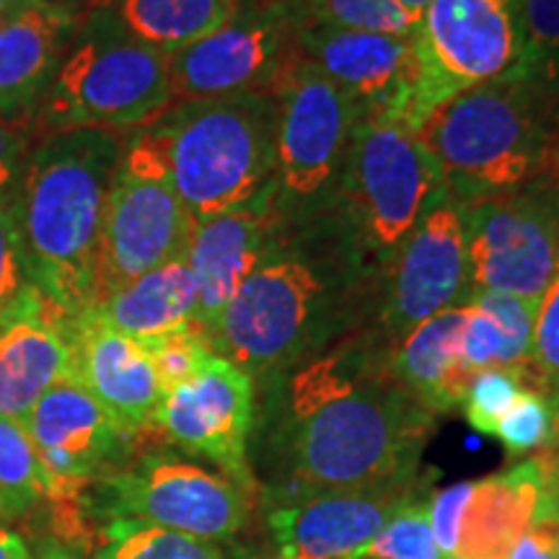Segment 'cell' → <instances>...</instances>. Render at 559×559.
Returning a JSON list of instances; mask_svg holds the SVG:
<instances>
[{
    "label": "cell",
    "instance_id": "cell-1",
    "mask_svg": "<svg viewBox=\"0 0 559 559\" xmlns=\"http://www.w3.org/2000/svg\"><path fill=\"white\" fill-rule=\"evenodd\" d=\"M370 326L355 330L272 379L270 453L290 498L419 477L436 430L430 412L389 362Z\"/></svg>",
    "mask_w": 559,
    "mask_h": 559
},
{
    "label": "cell",
    "instance_id": "cell-2",
    "mask_svg": "<svg viewBox=\"0 0 559 559\" xmlns=\"http://www.w3.org/2000/svg\"><path fill=\"white\" fill-rule=\"evenodd\" d=\"M381 277L349 243L337 218L283 228L205 332L215 355L251 379L280 373L373 324Z\"/></svg>",
    "mask_w": 559,
    "mask_h": 559
},
{
    "label": "cell",
    "instance_id": "cell-3",
    "mask_svg": "<svg viewBox=\"0 0 559 559\" xmlns=\"http://www.w3.org/2000/svg\"><path fill=\"white\" fill-rule=\"evenodd\" d=\"M122 153V132H55L29 151L9 200L34 288L68 317L94 309L104 210Z\"/></svg>",
    "mask_w": 559,
    "mask_h": 559
},
{
    "label": "cell",
    "instance_id": "cell-4",
    "mask_svg": "<svg viewBox=\"0 0 559 559\" xmlns=\"http://www.w3.org/2000/svg\"><path fill=\"white\" fill-rule=\"evenodd\" d=\"M275 94L177 102L124 138L122 166L171 187L194 221L270 194Z\"/></svg>",
    "mask_w": 559,
    "mask_h": 559
},
{
    "label": "cell",
    "instance_id": "cell-5",
    "mask_svg": "<svg viewBox=\"0 0 559 559\" xmlns=\"http://www.w3.org/2000/svg\"><path fill=\"white\" fill-rule=\"evenodd\" d=\"M459 205L559 171V81L515 73L445 102L415 132Z\"/></svg>",
    "mask_w": 559,
    "mask_h": 559
},
{
    "label": "cell",
    "instance_id": "cell-6",
    "mask_svg": "<svg viewBox=\"0 0 559 559\" xmlns=\"http://www.w3.org/2000/svg\"><path fill=\"white\" fill-rule=\"evenodd\" d=\"M171 107L169 55L132 39L102 11H83L52 81L32 111V135L138 130Z\"/></svg>",
    "mask_w": 559,
    "mask_h": 559
},
{
    "label": "cell",
    "instance_id": "cell-7",
    "mask_svg": "<svg viewBox=\"0 0 559 559\" xmlns=\"http://www.w3.org/2000/svg\"><path fill=\"white\" fill-rule=\"evenodd\" d=\"M445 194L415 132L400 122L360 120L334 218L368 267L383 277L417 223Z\"/></svg>",
    "mask_w": 559,
    "mask_h": 559
},
{
    "label": "cell",
    "instance_id": "cell-8",
    "mask_svg": "<svg viewBox=\"0 0 559 559\" xmlns=\"http://www.w3.org/2000/svg\"><path fill=\"white\" fill-rule=\"evenodd\" d=\"M360 115L309 60L277 94L275 169L270 198L288 228L337 213L342 181Z\"/></svg>",
    "mask_w": 559,
    "mask_h": 559
},
{
    "label": "cell",
    "instance_id": "cell-9",
    "mask_svg": "<svg viewBox=\"0 0 559 559\" xmlns=\"http://www.w3.org/2000/svg\"><path fill=\"white\" fill-rule=\"evenodd\" d=\"M306 16L296 0H239L221 29L169 55L171 104L280 94L304 52Z\"/></svg>",
    "mask_w": 559,
    "mask_h": 559
},
{
    "label": "cell",
    "instance_id": "cell-10",
    "mask_svg": "<svg viewBox=\"0 0 559 559\" xmlns=\"http://www.w3.org/2000/svg\"><path fill=\"white\" fill-rule=\"evenodd\" d=\"M472 290L539 304L559 260V171L464 205Z\"/></svg>",
    "mask_w": 559,
    "mask_h": 559
},
{
    "label": "cell",
    "instance_id": "cell-11",
    "mask_svg": "<svg viewBox=\"0 0 559 559\" xmlns=\"http://www.w3.org/2000/svg\"><path fill=\"white\" fill-rule=\"evenodd\" d=\"M300 52L353 102L360 120L400 122L417 132L432 115L415 34L391 37L306 21Z\"/></svg>",
    "mask_w": 559,
    "mask_h": 559
},
{
    "label": "cell",
    "instance_id": "cell-12",
    "mask_svg": "<svg viewBox=\"0 0 559 559\" xmlns=\"http://www.w3.org/2000/svg\"><path fill=\"white\" fill-rule=\"evenodd\" d=\"M521 9L523 0H430L425 5L415 41L430 111L521 68Z\"/></svg>",
    "mask_w": 559,
    "mask_h": 559
},
{
    "label": "cell",
    "instance_id": "cell-13",
    "mask_svg": "<svg viewBox=\"0 0 559 559\" xmlns=\"http://www.w3.org/2000/svg\"><path fill=\"white\" fill-rule=\"evenodd\" d=\"M469 296L464 205L445 194L417 223L383 272L370 330L394 347L423 321L464 306Z\"/></svg>",
    "mask_w": 559,
    "mask_h": 559
},
{
    "label": "cell",
    "instance_id": "cell-14",
    "mask_svg": "<svg viewBox=\"0 0 559 559\" xmlns=\"http://www.w3.org/2000/svg\"><path fill=\"white\" fill-rule=\"evenodd\" d=\"M109 510L120 521L179 531L194 539H228L249 519V489L226 474L151 453L104 481Z\"/></svg>",
    "mask_w": 559,
    "mask_h": 559
},
{
    "label": "cell",
    "instance_id": "cell-15",
    "mask_svg": "<svg viewBox=\"0 0 559 559\" xmlns=\"http://www.w3.org/2000/svg\"><path fill=\"white\" fill-rule=\"evenodd\" d=\"M194 218L166 181L120 164L104 210L94 309L132 280L187 254Z\"/></svg>",
    "mask_w": 559,
    "mask_h": 559
},
{
    "label": "cell",
    "instance_id": "cell-16",
    "mask_svg": "<svg viewBox=\"0 0 559 559\" xmlns=\"http://www.w3.org/2000/svg\"><path fill=\"white\" fill-rule=\"evenodd\" d=\"M254 379L234 362L213 355L194 379L166 391L156 409V430L179 449L213 461L243 489H254L249 436L254 428Z\"/></svg>",
    "mask_w": 559,
    "mask_h": 559
},
{
    "label": "cell",
    "instance_id": "cell-17",
    "mask_svg": "<svg viewBox=\"0 0 559 559\" xmlns=\"http://www.w3.org/2000/svg\"><path fill=\"white\" fill-rule=\"evenodd\" d=\"M423 498L419 477L389 485L319 489L283 498L270 513V531L290 559H353L396 510Z\"/></svg>",
    "mask_w": 559,
    "mask_h": 559
},
{
    "label": "cell",
    "instance_id": "cell-18",
    "mask_svg": "<svg viewBox=\"0 0 559 559\" xmlns=\"http://www.w3.org/2000/svg\"><path fill=\"white\" fill-rule=\"evenodd\" d=\"M24 430L50 472L58 502L75 498L128 438L75 379L55 383L32 407Z\"/></svg>",
    "mask_w": 559,
    "mask_h": 559
},
{
    "label": "cell",
    "instance_id": "cell-19",
    "mask_svg": "<svg viewBox=\"0 0 559 559\" xmlns=\"http://www.w3.org/2000/svg\"><path fill=\"white\" fill-rule=\"evenodd\" d=\"M73 379L99 402L124 436L156 428L160 386L145 347L96 311L70 319Z\"/></svg>",
    "mask_w": 559,
    "mask_h": 559
},
{
    "label": "cell",
    "instance_id": "cell-20",
    "mask_svg": "<svg viewBox=\"0 0 559 559\" xmlns=\"http://www.w3.org/2000/svg\"><path fill=\"white\" fill-rule=\"evenodd\" d=\"M283 228L285 223L280 221L270 194L228 213L194 221L187 243V262L198 280L194 324L205 332L213 326L243 280L275 247Z\"/></svg>",
    "mask_w": 559,
    "mask_h": 559
},
{
    "label": "cell",
    "instance_id": "cell-21",
    "mask_svg": "<svg viewBox=\"0 0 559 559\" xmlns=\"http://www.w3.org/2000/svg\"><path fill=\"white\" fill-rule=\"evenodd\" d=\"M534 526H559L555 489L539 453L513 469L474 481L456 557L508 559L515 542Z\"/></svg>",
    "mask_w": 559,
    "mask_h": 559
},
{
    "label": "cell",
    "instance_id": "cell-22",
    "mask_svg": "<svg viewBox=\"0 0 559 559\" xmlns=\"http://www.w3.org/2000/svg\"><path fill=\"white\" fill-rule=\"evenodd\" d=\"M70 319L37 293L19 313L0 321V417L24 425L55 383L73 379Z\"/></svg>",
    "mask_w": 559,
    "mask_h": 559
},
{
    "label": "cell",
    "instance_id": "cell-23",
    "mask_svg": "<svg viewBox=\"0 0 559 559\" xmlns=\"http://www.w3.org/2000/svg\"><path fill=\"white\" fill-rule=\"evenodd\" d=\"M81 13L50 0H26L0 24V115L26 122L52 81Z\"/></svg>",
    "mask_w": 559,
    "mask_h": 559
},
{
    "label": "cell",
    "instance_id": "cell-24",
    "mask_svg": "<svg viewBox=\"0 0 559 559\" xmlns=\"http://www.w3.org/2000/svg\"><path fill=\"white\" fill-rule=\"evenodd\" d=\"M464 306H453L415 326L389 353L394 376L430 412H453L464 404L474 376L461 366Z\"/></svg>",
    "mask_w": 559,
    "mask_h": 559
},
{
    "label": "cell",
    "instance_id": "cell-25",
    "mask_svg": "<svg viewBox=\"0 0 559 559\" xmlns=\"http://www.w3.org/2000/svg\"><path fill=\"white\" fill-rule=\"evenodd\" d=\"M99 317L128 337L145 342L194 324L198 317V280L187 254L132 280L96 309Z\"/></svg>",
    "mask_w": 559,
    "mask_h": 559
},
{
    "label": "cell",
    "instance_id": "cell-26",
    "mask_svg": "<svg viewBox=\"0 0 559 559\" xmlns=\"http://www.w3.org/2000/svg\"><path fill=\"white\" fill-rule=\"evenodd\" d=\"M236 9L239 0H86L83 5V11L107 13L132 39L164 55L221 29Z\"/></svg>",
    "mask_w": 559,
    "mask_h": 559
},
{
    "label": "cell",
    "instance_id": "cell-27",
    "mask_svg": "<svg viewBox=\"0 0 559 559\" xmlns=\"http://www.w3.org/2000/svg\"><path fill=\"white\" fill-rule=\"evenodd\" d=\"M52 492L50 472L24 425L0 417V515L21 513L39 498H52Z\"/></svg>",
    "mask_w": 559,
    "mask_h": 559
},
{
    "label": "cell",
    "instance_id": "cell-28",
    "mask_svg": "<svg viewBox=\"0 0 559 559\" xmlns=\"http://www.w3.org/2000/svg\"><path fill=\"white\" fill-rule=\"evenodd\" d=\"M306 21L332 29L391 34L412 37L417 32L419 13L400 0H296Z\"/></svg>",
    "mask_w": 559,
    "mask_h": 559
},
{
    "label": "cell",
    "instance_id": "cell-29",
    "mask_svg": "<svg viewBox=\"0 0 559 559\" xmlns=\"http://www.w3.org/2000/svg\"><path fill=\"white\" fill-rule=\"evenodd\" d=\"M96 559H226L205 539L179 531L117 521L109 528V544Z\"/></svg>",
    "mask_w": 559,
    "mask_h": 559
},
{
    "label": "cell",
    "instance_id": "cell-30",
    "mask_svg": "<svg viewBox=\"0 0 559 559\" xmlns=\"http://www.w3.org/2000/svg\"><path fill=\"white\" fill-rule=\"evenodd\" d=\"M466 304L479 306V309H485L489 317L498 321L502 337L498 368L521 370V373L534 368V330L536 311H539L536 300L502 296V293L472 290Z\"/></svg>",
    "mask_w": 559,
    "mask_h": 559
},
{
    "label": "cell",
    "instance_id": "cell-31",
    "mask_svg": "<svg viewBox=\"0 0 559 559\" xmlns=\"http://www.w3.org/2000/svg\"><path fill=\"white\" fill-rule=\"evenodd\" d=\"M353 559H445L430 523V500L417 498L396 515Z\"/></svg>",
    "mask_w": 559,
    "mask_h": 559
},
{
    "label": "cell",
    "instance_id": "cell-32",
    "mask_svg": "<svg viewBox=\"0 0 559 559\" xmlns=\"http://www.w3.org/2000/svg\"><path fill=\"white\" fill-rule=\"evenodd\" d=\"M523 389H536L534 368L526 370V373L502 368L481 370L472 379L464 404H461L466 423L481 436H495L498 423L513 407Z\"/></svg>",
    "mask_w": 559,
    "mask_h": 559
},
{
    "label": "cell",
    "instance_id": "cell-33",
    "mask_svg": "<svg viewBox=\"0 0 559 559\" xmlns=\"http://www.w3.org/2000/svg\"><path fill=\"white\" fill-rule=\"evenodd\" d=\"M140 345L145 347L153 370H156L160 394L194 379L202 366L215 355L200 324H187L181 330L140 342Z\"/></svg>",
    "mask_w": 559,
    "mask_h": 559
},
{
    "label": "cell",
    "instance_id": "cell-34",
    "mask_svg": "<svg viewBox=\"0 0 559 559\" xmlns=\"http://www.w3.org/2000/svg\"><path fill=\"white\" fill-rule=\"evenodd\" d=\"M555 415L557 407L547 394L536 389H523L513 407L506 412V417L495 428V438L513 459L542 451L551 440Z\"/></svg>",
    "mask_w": 559,
    "mask_h": 559
},
{
    "label": "cell",
    "instance_id": "cell-35",
    "mask_svg": "<svg viewBox=\"0 0 559 559\" xmlns=\"http://www.w3.org/2000/svg\"><path fill=\"white\" fill-rule=\"evenodd\" d=\"M521 73L559 81V0H523Z\"/></svg>",
    "mask_w": 559,
    "mask_h": 559
},
{
    "label": "cell",
    "instance_id": "cell-36",
    "mask_svg": "<svg viewBox=\"0 0 559 559\" xmlns=\"http://www.w3.org/2000/svg\"><path fill=\"white\" fill-rule=\"evenodd\" d=\"M37 293L21 249L16 221L11 207L0 202V321L19 313Z\"/></svg>",
    "mask_w": 559,
    "mask_h": 559
},
{
    "label": "cell",
    "instance_id": "cell-37",
    "mask_svg": "<svg viewBox=\"0 0 559 559\" xmlns=\"http://www.w3.org/2000/svg\"><path fill=\"white\" fill-rule=\"evenodd\" d=\"M534 370L542 391L559 409V260L536 311Z\"/></svg>",
    "mask_w": 559,
    "mask_h": 559
},
{
    "label": "cell",
    "instance_id": "cell-38",
    "mask_svg": "<svg viewBox=\"0 0 559 559\" xmlns=\"http://www.w3.org/2000/svg\"><path fill=\"white\" fill-rule=\"evenodd\" d=\"M464 330H461V366L466 373L477 376L481 370L498 368L500 358V326L485 309L464 304Z\"/></svg>",
    "mask_w": 559,
    "mask_h": 559
},
{
    "label": "cell",
    "instance_id": "cell-39",
    "mask_svg": "<svg viewBox=\"0 0 559 559\" xmlns=\"http://www.w3.org/2000/svg\"><path fill=\"white\" fill-rule=\"evenodd\" d=\"M472 489L474 481H459V485L440 489V492H436V498L430 500L432 536H436L440 555L445 559L456 557L461 519H464V510L466 502L472 498Z\"/></svg>",
    "mask_w": 559,
    "mask_h": 559
},
{
    "label": "cell",
    "instance_id": "cell-40",
    "mask_svg": "<svg viewBox=\"0 0 559 559\" xmlns=\"http://www.w3.org/2000/svg\"><path fill=\"white\" fill-rule=\"evenodd\" d=\"M32 138L29 124L5 120L0 115V202H5V205H9L13 190H16L24 160L29 156L26 145H29Z\"/></svg>",
    "mask_w": 559,
    "mask_h": 559
},
{
    "label": "cell",
    "instance_id": "cell-41",
    "mask_svg": "<svg viewBox=\"0 0 559 559\" xmlns=\"http://www.w3.org/2000/svg\"><path fill=\"white\" fill-rule=\"evenodd\" d=\"M557 526H534L515 542L508 559H557L555 555Z\"/></svg>",
    "mask_w": 559,
    "mask_h": 559
},
{
    "label": "cell",
    "instance_id": "cell-42",
    "mask_svg": "<svg viewBox=\"0 0 559 559\" xmlns=\"http://www.w3.org/2000/svg\"><path fill=\"white\" fill-rule=\"evenodd\" d=\"M0 559H34L24 539L5 528L3 523H0Z\"/></svg>",
    "mask_w": 559,
    "mask_h": 559
},
{
    "label": "cell",
    "instance_id": "cell-43",
    "mask_svg": "<svg viewBox=\"0 0 559 559\" xmlns=\"http://www.w3.org/2000/svg\"><path fill=\"white\" fill-rule=\"evenodd\" d=\"M37 559H75L73 555H68L66 549L58 547V544H47L45 549H41V555Z\"/></svg>",
    "mask_w": 559,
    "mask_h": 559
},
{
    "label": "cell",
    "instance_id": "cell-44",
    "mask_svg": "<svg viewBox=\"0 0 559 559\" xmlns=\"http://www.w3.org/2000/svg\"><path fill=\"white\" fill-rule=\"evenodd\" d=\"M50 3H58V5H66V9L81 13L83 5H86V0H50Z\"/></svg>",
    "mask_w": 559,
    "mask_h": 559
},
{
    "label": "cell",
    "instance_id": "cell-45",
    "mask_svg": "<svg viewBox=\"0 0 559 559\" xmlns=\"http://www.w3.org/2000/svg\"><path fill=\"white\" fill-rule=\"evenodd\" d=\"M400 3H402V5H407L409 11H417V13H423V9H425V5L430 3V0H400Z\"/></svg>",
    "mask_w": 559,
    "mask_h": 559
},
{
    "label": "cell",
    "instance_id": "cell-46",
    "mask_svg": "<svg viewBox=\"0 0 559 559\" xmlns=\"http://www.w3.org/2000/svg\"><path fill=\"white\" fill-rule=\"evenodd\" d=\"M21 5H24V3H21ZM16 9H19V5H11V3H5V0H0V24H3V21L9 19Z\"/></svg>",
    "mask_w": 559,
    "mask_h": 559
},
{
    "label": "cell",
    "instance_id": "cell-47",
    "mask_svg": "<svg viewBox=\"0 0 559 559\" xmlns=\"http://www.w3.org/2000/svg\"><path fill=\"white\" fill-rule=\"evenodd\" d=\"M555 555H557V559H559V526H557V531H555Z\"/></svg>",
    "mask_w": 559,
    "mask_h": 559
},
{
    "label": "cell",
    "instance_id": "cell-48",
    "mask_svg": "<svg viewBox=\"0 0 559 559\" xmlns=\"http://www.w3.org/2000/svg\"><path fill=\"white\" fill-rule=\"evenodd\" d=\"M5 3H11V5H21V3H26V0H5Z\"/></svg>",
    "mask_w": 559,
    "mask_h": 559
},
{
    "label": "cell",
    "instance_id": "cell-49",
    "mask_svg": "<svg viewBox=\"0 0 559 559\" xmlns=\"http://www.w3.org/2000/svg\"><path fill=\"white\" fill-rule=\"evenodd\" d=\"M451 559H461V557H451Z\"/></svg>",
    "mask_w": 559,
    "mask_h": 559
},
{
    "label": "cell",
    "instance_id": "cell-50",
    "mask_svg": "<svg viewBox=\"0 0 559 559\" xmlns=\"http://www.w3.org/2000/svg\"><path fill=\"white\" fill-rule=\"evenodd\" d=\"M283 559H290V557H283Z\"/></svg>",
    "mask_w": 559,
    "mask_h": 559
}]
</instances>
